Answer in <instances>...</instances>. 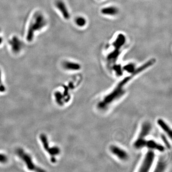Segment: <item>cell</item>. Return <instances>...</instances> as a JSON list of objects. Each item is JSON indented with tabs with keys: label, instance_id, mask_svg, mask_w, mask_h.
I'll list each match as a JSON object with an SVG mask.
<instances>
[{
	"label": "cell",
	"instance_id": "cell-1",
	"mask_svg": "<svg viewBox=\"0 0 172 172\" xmlns=\"http://www.w3.org/2000/svg\"><path fill=\"white\" fill-rule=\"evenodd\" d=\"M47 20L45 16L41 12H36L34 14L26 33V40L28 42L32 41L35 34L43 29L47 25Z\"/></svg>",
	"mask_w": 172,
	"mask_h": 172
},
{
	"label": "cell",
	"instance_id": "cell-2",
	"mask_svg": "<svg viewBox=\"0 0 172 172\" xmlns=\"http://www.w3.org/2000/svg\"><path fill=\"white\" fill-rule=\"evenodd\" d=\"M155 63V60L154 59H151L149 60L148 61H147L146 63L142 65V66H141L139 67L138 68H136L135 71L132 73H131L130 76L124 78V79H122L121 81H120L118 83V84L116 86V87H118V88H121V89H124L125 86L128 83V82H130L135 76H136L139 74H140V73L145 71L147 68L152 66Z\"/></svg>",
	"mask_w": 172,
	"mask_h": 172
},
{
	"label": "cell",
	"instance_id": "cell-3",
	"mask_svg": "<svg viewBox=\"0 0 172 172\" xmlns=\"http://www.w3.org/2000/svg\"><path fill=\"white\" fill-rule=\"evenodd\" d=\"M155 157V155L154 151L151 150L148 151L143 159V162L139 171L141 172H149L153 166Z\"/></svg>",
	"mask_w": 172,
	"mask_h": 172
},
{
	"label": "cell",
	"instance_id": "cell-4",
	"mask_svg": "<svg viewBox=\"0 0 172 172\" xmlns=\"http://www.w3.org/2000/svg\"><path fill=\"white\" fill-rule=\"evenodd\" d=\"M16 154L26 163L28 169L30 170H35L36 171H42L39 170L38 168L32 162L31 157L21 149H18L16 151Z\"/></svg>",
	"mask_w": 172,
	"mask_h": 172
},
{
	"label": "cell",
	"instance_id": "cell-5",
	"mask_svg": "<svg viewBox=\"0 0 172 172\" xmlns=\"http://www.w3.org/2000/svg\"><path fill=\"white\" fill-rule=\"evenodd\" d=\"M111 153L120 160L126 161L129 158V155L124 150L116 145H112L109 148Z\"/></svg>",
	"mask_w": 172,
	"mask_h": 172
},
{
	"label": "cell",
	"instance_id": "cell-6",
	"mask_svg": "<svg viewBox=\"0 0 172 172\" xmlns=\"http://www.w3.org/2000/svg\"><path fill=\"white\" fill-rule=\"evenodd\" d=\"M9 44L11 47V50L15 54H18L22 51L23 48V43L19 38L16 36H14L9 41Z\"/></svg>",
	"mask_w": 172,
	"mask_h": 172
},
{
	"label": "cell",
	"instance_id": "cell-7",
	"mask_svg": "<svg viewBox=\"0 0 172 172\" xmlns=\"http://www.w3.org/2000/svg\"><path fill=\"white\" fill-rule=\"evenodd\" d=\"M55 6L59 10V12L61 13L62 16L65 19L69 20L71 18V14L69 13L68 8L66 3L62 0H57L55 2Z\"/></svg>",
	"mask_w": 172,
	"mask_h": 172
},
{
	"label": "cell",
	"instance_id": "cell-8",
	"mask_svg": "<svg viewBox=\"0 0 172 172\" xmlns=\"http://www.w3.org/2000/svg\"><path fill=\"white\" fill-rule=\"evenodd\" d=\"M151 130V125L150 122L145 121L142 124L138 138L146 139V137L150 133Z\"/></svg>",
	"mask_w": 172,
	"mask_h": 172
},
{
	"label": "cell",
	"instance_id": "cell-9",
	"mask_svg": "<svg viewBox=\"0 0 172 172\" xmlns=\"http://www.w3.org/2000/svg\"><path fill=\"white\" fill-rule=\"evenodd\" d=\"M146 147L151 150H157L160 152L165 151V146L155 141V140H146Z\"/></svg>",
	"mask_w": 172,
	"mask_h": 172
},
{
	"label": "cell",
	"instance_id": "cell-10",
	"mask_svg": "<svg viewBox=\"0 0 172 172\" xmlns=\"http://www.w3.org/2000/svg\"><path fill=\"white\" fill-rule=\"evenodd\" d=\"M63 67L65 69L70 71H78L81 69V66L78 63L66 61L63 62Z\"/></svg>",
	"mask_w": 172,
	"mask_h": 172
},
{
	"label": "cell",
	"instance_id": "cell-11",
	"mask_svg": "<svg viewBox=\"0 0 172 172\" xmlns=\"http://www.w3.org/2000/svg\"><path fill=\"white\" fill-rule=\"evenodd\" d=\"M157 124L163 130V132L167 135L169 138H172V132L170 127L162 119H159L157 120Z\"/></svg>",
	"mask_w": 172,
	"mask_h": 172
},
{
	"label": "cell",
	"instance_id": "cell-12",
	"mask_svg": "<svg viewBox=\"0 0 172 172\" xmlns=\"http://www.w3.org/2000/svg\"><path fill=\"white\" fill-rule=\"evenodd\" d=\"M101 13L103 15L115 16L119 13V9L113 6L106 7L101 10Z\"/></svg>",
	"mask_w": 172,
	"mask_h": 172
},
{
	"label": "cell",
	"instance_id": "cell-13",
	"mask_svg": "<svg viewBox=\"0 0 172 172\" xmlns=\"http://www.w3.org/2000/svg\"><path fill=\"white\" fill-rule=\"evenodd\" d=\"M146 142V139H141L137 138L133 143V146L137 149H141L145 147Z\"/></svg>",
	"mask_w": 172,
	"mask_h": 172
},
{
	"label": "cell",
	"instance_id": "cell-14",
	"mask_svg": "<svg viewBox=\"0 0 172 172\" xmlns=\"http://www.w3.org/2000/svg\"><path fill=\"white\" fill-rule=\"evenodd\" d=\"M166 167V162L162 159H160L157 162L155 171V172H163L165 171Z\"/></svg>",
	"mask_w": 172,
	"mask_h": 172
},
{
	"label": "cell",
	"instance_id": "cell-15",
	"mask_svg": "<svg viewBox=\"0 0 172 172\" xmlns=\"http://www.w3.org/2000/svg\"><path fill=\"white\" fill-rule=\"evenodd\" d=\"M75 24L78 27H83L87 24V20L82 16H78L75 19Z\"/></svg>",
	"mask_w": 172,
	"mask_h": 172
},
{
	"label": "cell",
	"instance_id": "cell-16",
	"mask_svg": "<svg viewBox=\"0 0 172 172\" xmlns=\"http://www.w3.org/2000/svg\"><path fill=\"white\" fill-rule=\"evenodd\" d=\"M40 140L42 143L43 145L44 148L46 151H48L49 148L48 142V138H47V136L44 134H42L40 136Z\"/></svg>",
	"mask_w": 172,
	"mask_h": 172
},
{
	"label": "cell",
	"instance_id": "cell-17",
	"mask_svg": "<svg viewBox=\"0 0 172 172\" xmlns=\"http://www.w3.org/2000/svg\"><path fill=\"white\" fill-rule=\"evenodd\" d=\"M136 67L134 65L132 64H129L126 65L124 67V69L126 71L129 73H132L136 69Z\"/></svg>",
	"mask_w": 172,
	"mask_h": 172
},
{
	"label": "cell",
	"instance_id": "cell-18",
	"mask_svg": "<svg viewBox=\"0 0 172 172\" xmlns=\"http://www.w3.org/2000/svg\"><path fill=\"white\" fill-rule=\"evenodd\" d=\"M161 138L162 142H163L165 146L167 148L169 149H171V144H170V143H169V141L168 140L167 138L165 136V134H161Z\"/></svg>",
	"mask_w": 172,
	"mask_h": 172
},
{
	"label": "cell",
	"instance_id": "cell-19",
	"mask_svg": "<svg viewBox=\"0 0 172 172\" xmlns=\"http://www.w3.org/2000/svg\"><path fill=\"white\" fill-rule=\"evenodd\" d=\"M55 100L58 104L60 105H62L63 104V101H62V99L63 98L61 93L59 92H56L55 93Z\"/></svg>",
	"mask_w": 172,
	"mask_h": 172
},
{
	"label": "cell",
	"instance_id": "cell-20",
	"mask_svg": "<svg viewBox=\"0 0 172 172\" xmlns=\"http://www.w3.org/2000/svg\"><path fill=\"white\" fill-rule=\"evenodd\" d=\"M6 90V87L2 84V72L0 69V92H5Z\"/></svg>",
	"mask_w": 172,
	"mask_h": 172
},
{
	"label": "cell",
	"instance_id": "cell-21",
	"mask_svg": "<svg viewBox=\"0 0 172 172\" xmlns=\"http://www.w3.org/2000/svg\"><path fill=\"white\" fill-rule=\"evenodd\" d=\"M114 71L116 72V74L118 76H121L123 74L122 69L119 66H115L114 67Z\"/></svg>",
	"mask_w": 172,
	"mask_h": 172
},
{
	"label": "cell",
	"instance_id": "cell-22",
	"mask_svg": "<svg viewBox=\"0 0 172 172\" xmlns=\"http://www.w3.org/2000/svg\"><path fill=\"white\" fill-rule=\"evenodd\" d=\"M8 160V158L6 155L0 154V162L6 163Z\"/></svg>",
	"mask_w": 172,
	"mask_h": 172
},
{
	"label": "cell",
	"instance_id": "cell-23",
	"mask_svg": "<svg viewBox=\"0 0 172 172\" xmlns=\"http://www.w3.org/2000/svg\"><path fill=\"white\" fill-rule=\"evenodd\" d=\"M2 41H3V39H2V37L0 36V45L2 44Z\"/></svg>",
	"mask_w": 172,
	"mask_h": 172
}]
</instances>
